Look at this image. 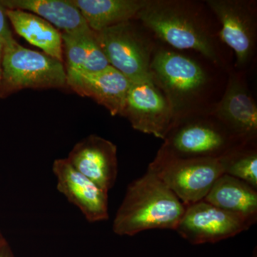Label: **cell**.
I'll list each match as a JSON object with an SVG mask.
<instances>
[{
  "instance_id": "19",
  "label": "cell",
  "mask_w": 257,
  "mask_h": 257,
  "mask_svg": "<svg viewBox=\"0 0 257 257\" xmlns=\"http://www.w3.org/2000/svg\"><path fill=\"white\" fill-rule=\"evenodd\" d=\"M62 37L67 69L94 73L110 66L98 43L95 32L90 28L62 33Z\"/></svg>"
},
{
  "instance_id": "17",
  "label": "cell",
  "mask_w": 257,
  "mask_h": 257,
  "mask_svg": "<svg viewBox=\"0 0 257 257\" xmlns=\"http://www.w3.org/2000/svg\"><path fill=\"white\" fill-rule=\"evenodd\" d=\"M89 28L98 32L136 19L147 0H71Z\"/></svg>"
},
{
  "instance_id": "2",
  "label": "cell",
  "mask_w": 257,
  "mask_h": 257,
  "mask_svg": "<svg viewBox=\"0 0 257 257\" xmlns=\"http://www.w3.org/2000/svg\"><path fill=\"white\" fill-rule=\"evenodd\" d=\"M199 9L192 2L147 0L136 19L173 48L195 51L216 63L214 36Z\"/></svg>"
},
{
  "instance_id": "15",
  "label": "cell",
  "mask_w": 257,
  "mask_h": 257,
  "mask_svg": "<svg viewBox=\"0 0 257 257\" xmlns=\"http://www.w3.org/2000/svg\"><path fill=\"white\" fill-rule=\"evenodd\" d=\"M204 200L237 216L250 227L256 223L257 190L242 180L223 174Z\"/></svg>"
},
{
  "instance_id": "20",
  "label": "cell",
  "mask_w": 257,
  "mask_h": 257,
  "mask_svg": "<svg viewBox=\"0 0 257 257\" xmlns=\"http://www.w3.org/2000/svg\"><path fill=\"white\" fill-rule=\"evenodd\" d=\"M219 161L223 174L242 180L257 190L256 141L241 144Z\"/></svg>"
},
{
  "instance_id": "6",
  "label": "cell",
  "mask_w": 257,
  "mask_h": 257,
  "mask_svg": "<svg viewBox=\"0 0 257 257\" xmlns=\"http://www.w3.org/2000/svg\"><path fill=\"white\" fill-rule=\"evenodd\" d=\"M147 170L156 175L185 207L204 200L223 175L219 160L180 159L159 154Z\"/></svg>"
},
{
  "instance_id": "13",
  "label": "cell",
  "mask_w": 257,
  "mask_h": 257,
  "mask_svg": "<svg viewBox=\"0 0 257 257\" xmlns=\"http://www.w3.org/2000/svg\"><path fill=\"white\" fill-rule=\"evenodd\" d=\"M67 160L78 172L109 192L118 175L117 148L109 140L91 135L74 145Z\"/></svg>"
},
{
  "instance_id": "24",
  "label": "cell",
  "mask_w": 257,
  "mask_h": 257,
  "mask_svg": "<svg viewBox=\"0 0 257 257\" xmlns=\"http://www.w3.org/2000/svg\"><path fill=\"white\" fill-rule=\"evenodd\" d=\"M6 241V239H5L3 234H2L1 231H0V245H1L2 243L5 242Z\"/></svg>"
},
{
  "instance_id": "7",
  "label": "cell",
  "mask_w": 257,
  "mask_h": 257,
  "mask_svg": "<svg viewBox=\"0 0 257 257\" xmlns=\"http://www.w3.org/2000/svg\"><path fill=\"white\" fill-rule=\"evenodd\" d=\"M95 33L109 65L131 82L151 78L152 47L130 22Z\"/></svg>"
},
{
  "instance_id": "18",
  "label": "cell",
  "mask_w": 257,
  "mask_h": 257,
  "mask_svg": "<svg viewBox=\"0 0 257 257\" xmlns=\"http://www.w3.org/2000/svg\"><path fill=\"white\" fill-rule=\"evenodd\" d=\"M5 10L15 32L43 53L63 62L62 32L35 14L19 10Z\"/></svg>"
},
{
  "instance_id": "10",
  "label": "cell",
  "mask_w": 257,
  "mask_h": 257,
  "mask_svg": "<svg viewBox=\"0 0 257 257\" xmlns=\"http://www.w3.org/2000/svg\"><path fill=\"white\" fill-rule=\"evenodd\" d=\"M249 228L237 216L202 200L186 207L175 231L192 244L199 245L229 239Z\"/></svg>"
},
{
  "instance_id": "23",
  "label": "cell",
  "mask_w": 257,
  "mask_h": 257,
  "mask_svg": "<svg viewBox=\"0 0 257 257\" xmlns=\"http://www.w3.org/2000/svg\"><path fill=\"white\" fill-rule=\"evenodd\" d=\"M3 45L0 43V92L2 87V76H3V67H2V60H3Z\"/></svg>"
},
{
  "instance_id": "22",
  "label": "cell",
  "mask_w": 257,
  "mask_h": 257,
  "mask_svg": "<svg viewBox=\"0 0 257 257\" xmlns=\"http://www.w3.org/2000/svg\"><path fill=\"white\" fill-rule=\"evenodd\" d=\"M0 257H15L8 241L0 245Z\"/></svg>"
},
{
  "instance_id": "11",
  "label": "cell",
  "mask_w": 257,
  "mask_h": 257,
  "mask_svg": "<svg viewBox=\"0 0 257 257\" xmlns=\"http://www.w3.org/2000/svg\"><path fill=\"white\" fill-rule=\"evenodd\" d=\"M52 171L57 190L78 208L89 222L109 219L107 192L76 170L67 158L55 160Z\"/></svg>"
},
{
  "instance_id": "8",
  "label": "cell",
  "mask_w": 257,
  "mask_h": 257,
  "mask_svg": "<svg viewBox=\"0 0 257 257\" xmlns=\"http://www.w3.org/2000/svg\"><path fill=\"white\" fill-rule=\"evenodd\" d=\"M122 116L134 130L162 140L176 121L170 101L152 78L131 82Z\"/></svg>"
},
{
  "instance_id": "4",
  "label": "cell",
  "mask_w": 257,
  "mask_h": 257,
  "mask_svg": "<svg viewBox=\"0 0 257 257\" xmlns=\"http://www.w3.org/2000/svg\"><path fill=\"white\" fill-rule=\"evenodd\" d=\"M163 140L157 154L180 159L219 160L235 147L246 143L210 111L177 120Z\"/></svg>"
},
{
  "instance_id": "16",
  "label": "cell",
  "mask_w": 257,
  "mask_h": 257,
  "mask_svg": "<svg viewBox=\"0 0 257 257\" xmlns=\"http://www.w3.org/2000/svg\"><path fill=\"white\" fill-rule=\"evenodd\" d=\"M5 9L19 10L37 15L62 33L89 29L78 8L71 0H0Z\"/></svg>"
},
{
  "instance_id": "5",
  "label": "cell",
  "mask_w": 257,
  "mask_h": 257,
  "mask_svg": "<svg viewBox=\"0 0 257 257\" xmlns=\"http://www.w3.org/2000/svg\"><path fill=\"white\" fill-rule=\"evenodd\" d=\"M0 98L22 89L67 87L63 62L22 46L16 40L3 46Z\"/></svg>"
},
{
  "instance_id": "21",
  "label": "cell",
  "mask_w": 257,
  "mask_h": 257,
  "mask_svg": "<svg viewBox=\"0 0 257 257\" xmlns=\"http://www.w3.org/2000/svg\"><path fill=\"white\" fill-rule=\"evenodd\" d=\"M8 20L5 8L0 5V43L3 44V46L15 40Z\"/></svg>"
},
{
  "instance_id": "9",
  "label": "cell",
  "mask_w": 257,
  "mask_h": 257,
  "mask_svg": "<svg viewBox=\"0 0 257 257\" xmlns=\"http://www.w3.org/2000/svg\"><path fill=\"white\" fill-rule=\"evenodd\" d=\"M207 5L221 23V40L234 50L236 67H246L256 46V2L209 0Z\"/></svg>"
},
{
  "instance_id": "25",
  "label": "cell",
  "mask_w": 257,
  "mask_h": 257,
  "mask_svg": "<svg viewBox=\"0 0 257 257\" xmlns=\"http://www.w3.org/2000/svg\"><path fill=\"white\" fill-rule=\"evenodd\" d=\"M252 257H256V255H255V256H253Z\"/></svg>"
},
{
  "instance_id": "3",
  "label": "cell",
  "mask_w": 257,
  "mask_h": 257,
  "mask_svg": "<svg viewBox=\"0 0 257 257\" xmlns=\"http://www.w3.org/2000/svg\"><path fill=\"white\" fill-rule=\"evenodd\" d=\"M150 75L170 101L176 121L201 110L210 79L197 61L172 50L152 54ZM175 121V122H176Z\"/></svg>"
},
{
  "instance_id": "1",
  "label": "cell",
  "mask_w": 257,
  "mask_h": 257,
  "mask_svg": "<svg viewBox=\"0 0 257 257\" xmlns=\"http://www.w3.org/2000/svg\"><path fill=\"white\" fill-rule=\"evenodd\" d=\"M185 209L177 196L147 170L128 184L113 221V231L131 236L150 229L175 231Z\"/></svg>"
},
{
  "instance_id": "14",
  "label": "cell",
  "mask_w": 257,
  "mask_h": 257,
  "mask_svg": "<svg viewBox=\"0 0 257 257\" xmlns=\"http://www.w3.org/2000/svg\"><path fill=\"white\" fill-rule=\"evenodd\" d=\"M67 87L79 95L90 97L111 115L122 116L131 82L111 66L94 73L66 69Z\"/></svg>"
},
{
  "instance_id": "12",
  "label": "cell",
  "mask_w": 257,
  "mask_h": 257,
  "mask_svg": "<svg viewBox=\"0 0 257 257\" xmlns=\"http://www.w3.org/2000/svg\"><path fill=\"white\" fill-rule=\"evenodd\" d=\"M210 112L241 141H256V101L239 74L230 76L224 95Z\"/></svg>"
}]
</instances>
